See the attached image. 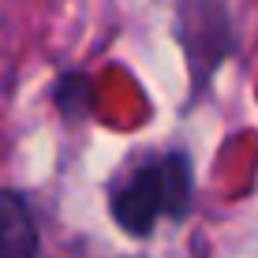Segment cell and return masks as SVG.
<instances>
[{"instance_id":"cell-2","label":"cell","mask_w":258,"mask_h":258,"mask_svg":"<svg viewBox=\"0 0 258 258\" xmlns=\"http://www.w3.org/2000/svg\"><path fill=\"white\" fill-rule=\"evenodd\" d=\"M0 258H38V225L15 191H0Z\"/></svg>"},{"instance_id":"cell-1","label":"cell","mask_w":258,"mask_h":258,"mask_svg":"<svg viewBox=\"0 0 258 258\" xmlns=\"http://www.w3.org/2000/svg\"><path fill=\"white\" fill-rule=\"evenodd\" d=\"M191 202V165L183 154H161L142 161L112 191V217L123 232L150 236L161 217H180Z\"/></svg>"}]
</instances>
